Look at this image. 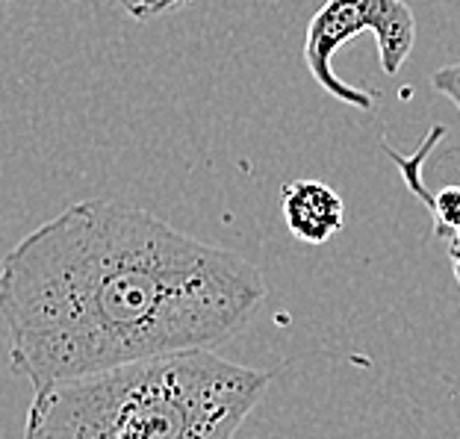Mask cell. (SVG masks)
I'll return each mask as SVG.
<instances>
[{"label": "cell", "instance_id": "4", "mask_svg": "<svg viewBox=\"0 0 460 439\" xmlns=\"http://www.w3.org/2000/svg\"><path fill=\"white\" fill-rule=\"evenodd\" d=\"M280 213L298 242L325 245L342 230L345 204L322 180H292L280 192Z\"/></svg>", "mask_w": 460, "mask_h": 439}, {"label": "cell", "instance_id": "7", "mask_svg": "<svg viewBox=\"0 0 460 439\" xmlns=\"http://www.w3.org/2000/svg\"><path fill=\"white\" fill-rule=\"evenodd\" d=\"M448 259H452V271H455V280L460 286V239H452V242H448Z\"/></svg>", "mask_w": 460, "mask_h": 439}, {"label": "cell", "instance_id": "1", "mask_svg": "<svg viewBox=\"0 0 460 439\" xmlns=\"http://www.w3.org/2000/svg\"><path fill=\"white\" fill-rule=\"evenodd\" d=\"M266 295L260 268L236 250L110 198L66 206L0 263L9 363L33 390L213 351L251 325Z\"/></svg>", "mask_w": 460, "mask_h": 439}, {"label": "cell", "instance_id": "3", "mask_svg": "<svg viewBox=\"0 0 460 439\" xmlns=\"http://www.w3.org/2000/svg\"><path fill=\"white\" fill-rule=\"evenodd\" d=\"M360 33H372L378 41V57L384 75H399L404 59L411 57L416 41V15L404 0H325L310 18L305 39V62L313 80L331 98L349 103L354 110L369 112L375 95L349 86L333 71L337 50Z\"/></svg>", "mask_w": 460, "mask_h": 439}, {"label": "cell", "instance_id": "2", "mask_svg": "<svg viewBox=\"0 0 460 439\" xmlns=\"http://www.w3.org/2000/svg\"><path fill=\"white\" fill-rule=\"evenodd\" d=\"M269 383L207 348L115 365L36 390L24 439H234Z\"/></svg>", "mask_w": 460, "mask_h": 439}, {"label": "cell", "instance_id": "5", "mask_svg": "<svg viewBox=\"0 0 460 439\" xmlns=\"http://www.w3.org/2000/svg\"><path fill=\"white\" fill-rule=\"evenodd\" d=\"M115 4L136 21H151L165 13H174V9L192 4V0H115Z\"/></svg>", "mask_w": 460, "mask_h": 439}, {"label": "cell", "instance_id": "6", "mask_svg": "<svg viewBox=\"0 0 460 439\" xmlns=\"http://www.w3.org/2000/svg\"><path fill=\"white\" fill-rule=\"evenodd\" d=\"M431 86H434V92H440L443 98L452 101L460 112V62L437 68L431 75Z\"/></svg>", "mask_w": 460, "mask_h": 439}]
</instances>
